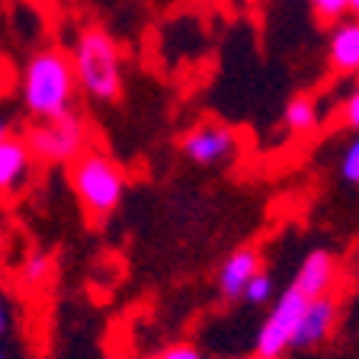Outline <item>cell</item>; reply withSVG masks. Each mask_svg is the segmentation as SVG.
Listing matches in <instances>:
<instances>
[{"label":"cell","mask_w":359,"mask_h":359,"mask_svg":"<svg viewBox=\"0 0 359 359\" xmlns=\"http://www.w3.org/2000/svg\"><path fill=\"white\" fill-rule=\"evenodd\" d=\"M77 74L71 55L61 48H39L20 74V97L32 119H55L74 109Z\"/></svg>","instance_id":"1"},{"label":"cell","mask_w":359,"mask_h":359,"mask_svg":"<svg viewBox=\"0 0 359 359\" xmlns=\"http://www.w3.org/2000/svg\"><path fill=\"white\" fill-rule=\"evenodd\" d=\"M71 61H74L81 93H87L97 103H116L122 97V83H126V77H122V52L106 29L83 26L74 36Z\"/></svg>","instance_id":"2"},{"label":"cell","mask_w":359,"mask_h":359,"mask_svg":"<svg viewBox=\"0 0 359 359\" xmlns=\"http://www.w3.org/2000/svg\"><path fill=\"white\" fill-rule=\"evenodd\" d=\"M67 183L93 222H106L119 209L128 187L126 170L100 148H87L74 164H67Z\"/></svg>","instance_id":"3"},{"label":"cell","mask_w":359,"mask_h":359,"mask_svg":"<svg viewBox=\"0 0 359 359\" xmlns=\"http://www.w3.org/2000/svg\"><path fill=\"white\" fill-rule=\"evenodd\" d=\"M32 154L39 164L67 167L90 148V128L81 112H65L55 119H36V126L26 132Z\"/></svg>","instance_id":"4"},{"label":"cell","mask_w":359,"mask_h":359,"mask_svg":"<svg viewBox=\"0 0 359 359\" xmlns=\"http://www.w3.org/2000/svg\"><path fill=\"white\" fill-rule=\"evenodd\" d=\"M305 308H308V299L295 289V285L279 292L273 308H269L266 318H263L257 337H254L257 356H285V353L292 350V344H295V334H299Z\"/></svg>","instance_id":"5"},{"label":"cell","mask_w":359,"mask_h":359,"mask_svg":"<svg viewBox=\"0 0 359 359\" xmlns=\"http://www.w3.org/2000/svg\"><path fill=\"white\" fill-rule=\"evenodd\" d=\"M180 151L196 167H222L238 157V135L222 122H199L180 138Z\"/></svg>","instance_id":"6"},{"label":"cell","mask_w":359,"mask_h":359,"mask_svg":"<svg viewBox=\"0 0 359 359\" xmlns=\"http://www.w3.org/2000/svg\"><path fill=\"white\" fill-rule=\"evenodd\" d=\"M292 285L305 295V299H324V295H337L340 289V260L330 250L318 247L305 260L299 263Z\"/></svg>","instance_id":"7"},{"label":"cell","mask_w":359,"mask_h":359,"mask_svg":"<svg viewBox=\"0 0 359 359\" xmlns=\"http://www.w3.org/2000/svg\"><path fill=\"white\" fill-rule=\"evenodd\" d=\"M263 269V254L257 250V247L244 244L238 247V250H231V254L222 260V266H218V295L228 302H244V292L247 285H250V279L257 276Z\"/></svg>","instance_id":"8"},{"label":"cell","mask_w":359,"mask_h":359,"mask_svg":"<svg viewBox=\"0 0 359 359\" xmlns=\"http://www.w3.org/2000/svg\"><path fill=\"white\" fill-rule=\"evenodd\" d=\"M337 321H340V302L337 295H324V299H308V308L302 314L299 334L292 350H318L334 337Z\"/></svg>","instance_id":"9"},{"label":"cell","mask_w":359,"mask_h":359,"mask_svg":"<svg viewBox=\"0 0 359 359\" xmlns=\"http://www.w3.org/2000/svg\"><path fill=\"white\" fill-rule=\"evenodd\" d=\"M327 65L340 77L359 74V16H350V20H340L330 26Z\"/></svg>","instance_id":"10"},{"label":"cell","mask_w":359,"mask_h":359,"mask_svg":"<svg viewBox=\"0 0 359 359\" xmlns=\"http://www.w3.org/2000/svg\"><path fill=\"white\" fill-rule=\"evenodd\" d=\"M32 164H36V154H32L29 142L7 135L0 142V193H16L26 187Z\"/></svg>","instance_id":"11"},{"label":"cell","mask_w":359,"mask_h":359,"mask_svg":"<svg viewBox=\"0 0 359 359\" xmlns=\"http://www.w3.org/2000/svg\"><path fill=\"white\" fill-rule=\"evenodd\" d=\"M321 122V106L318 100L308 97V93H299V97H292L283 109V126L289 135H311Z\"/></svg>","instance_id":"12"},{"label":"cell","mask_w":359,"mask_h":359,"mask_svg":"<svg viewBox=\"0 0 359 359\" xmlns=\"http://www.w3.org/2000/svg\"><path fill=\"white\" fill-rule=\"evenodd\" d=\"M55 276V257L45 254V250H32L20 266V285L29 292H42L52 285Z\"/></svg>","instance_id":"13"},{"label":"cell","mask_w":359,"mask_h":359,"mask_svg":"<svg viewBox=\"0 0 359 359\" xmlns=\"http://www.w3.org/2000/svg\"><path fill=\"white\" fill-rule=\"evenodd\" d=\"M244 302L254 308H263V305H273V302H276V279H273V273H269L266 266L250 279V285H247V292H244Z\"/></svg>","instance_id":"14"},{"label":"cell","mask_w":359,"mask_h":359,"mask_svg":"<svg viewBox=\"0 0 359 359\" xmlns=\"http://www.w3.org/2000/svg\"><path fill=\"white\" fill-rule=\"evenodd\" d=\"M337 170H340L344 183H350V187H356V189H359V135H353L350 144L344 148V154H340V164H337Z\"/></svg>","instance_id":"15"},{"label":"cell","mask_w":359,"mask_h":359,"mask_svg":"<svg viewBox=\"0 0 359 359\" xmlns=\"http://www.w3.org/2000/svg\"><path fill=\"white\" fill-rule=\"evenodd\" d=\"M308 7H311V13L318 16L321 22H340L346 20V13H350V0H308Z\"/></svg>","instance_id":"16"},{"label":"cell","mask_w":359,"mask_h":359,"mask_svg":"<svg viewBox=\"0 0 359 359\" xmlns=\"http://www.w3.org/2000/svg\"><path fill=\"white\" fill-rule=\"evenodd\" d=\"M148 359H205V353L196 344H189V340H177V344H167L157 353H151Z\"/></svg>","instance_id":"17"},{"label":"cell","mask_w":359,"mask_h":359,"mask_svg":"<svg viewBox=\"0 0 359 359\" xmlns=\"http://www.w3.org/2000/svg\"><path fill=\"white\" fill-rule=\"evenodd\" d=\"M340 119H344V126L350 128V132L359 135V83H353L350 93H346L344 103H340Z\"/></svg>","instance_id":"18"},{"label":"cell","mask_w":359,"mask_h":359,"mask_svg":"<svg viewBox=\"0 0 359 359\" xmlns=\"http://www.w3.org/2000/svg\"><path fill=\"white\" fill-rule=\"evenodd\" d=\"M10 327H13V318H10V305L4 299V292H0V340L10 334Z\"/></svg>","instance_id":"19"},{"label":"cell","mask_w":359,"mask_h":359,"mask_svg":"<svg viewBox=\"0 0 359 359\" xmlns=\"http://www.w3.org/2000/svg\"><path fill=\"white\" fill-rule=\"evenodd\" d=\"M10 135V122L4 119V116H0V142H4V138H7Z\"/></svg>","instance_id":"20"},{"label":"cell","mask_w":359,"mask_h":359,"mask_svg":"<svg viewBox=\"0 0 359 359\" xmlns=\"http://www.w3.org/2000/svg\"><path fill=\"white\" fill-rule=\"evenodd\" d=\"M350 13L359 16V0H350Z\"/></svg>","instance_id":"21"},{"label":"cell","mask_w":359,"mask_h":359,"mask_svg":"<svg viewBox=\"0 0 359 359\" xmlns=\"http://www.w3.org/2000/svg\"><path fill=\"white\" fill-rule=\"evenodd\" d=\"M250 359H283V356H257V353H254V356H250Z\"/></svg>","instance_id":"22"},{"label":"cell","mask_w":359,"mask_h":359,"mask_svg":"<svg viewBox=\"0 0 359 359\" xmlns=\"http://www.w3.org/2000/svg\"><path fill=\"white\" fill-rule=\"evenodd\" d=\"M0 359H7V350H4V344H0Z\"/></svg>","instance_id":"23"}]
</instances>
